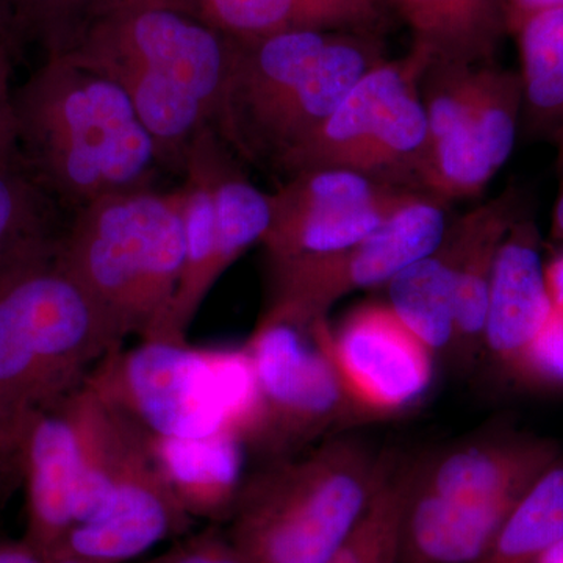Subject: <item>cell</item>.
<instances>
[{
	"instance_id": "7",
	"label": "cell",
	"mask_w": 563,
	"mask_h": 563,
	"mask_svg": "<svg viewBox=\"0 0 563 563\" xmlns=\"http://www.w3.org/2000/svg\"><path fill=\"white\" fill-rule=\"evenodd\" d=\"M558 462L550 442L483 439L418 466L404 507L398 563H468Z\"/></svg>"
},
{
	"instance_id": "19",
	"label": "cell",
	"mask_w": 563,
	"mask_h": 563,
	"mask_svg": "<svg viewBox=\"0 0 563 563\" xmlns=\"http://www.w3.org/2000/svg\"><path fill=\"white\" fill-rule=\"evenodd\" d=\"M472 211L448 222L442 242L387 284L388 307L432 352L453 350L459 274Z\"/></svg>"
},
{
	"instance_id": "35",
	"label": "cell",
	"mask_w": 563,
	"mask_h": 563,
	"mask_svg": "<svg viewBox=\"0 0 563 563\" xmlns=\"http://www.w3.org/2000/svg\"><path fill=\"white\" fill-rule=\"evenodd\" d=\"M563 5V0H509V25L532 11Z\"/></svg>"
},
{
	"instance_id": "24",
	"label": "cell",
	"mask_w": 563,
	"mask_h": 563,
	"mask_svg": "<svg viewBox=\"0 0 563 563\" xmlns=\"http://www.w3.org/2000/svg\"><path fill=\"white\" fill-rule=\"evenodd\" d=\"M563 539V463L555 462L468 563H536Z\"/></svg>"
},
{
	"instance_id": "4",
	"label": "cell",
	"mask_w": 563,
	"mask_h": 563,
	"mask_svg": "<svg viewBox=\"0 0 563 563\" xmlns=\"http://www.w3.org/2000/svg\"><path fill=\"white\" fill-rule=\"evenodd\" d=\"M231 43L214 131L244 157L274 165L387 60L379 33L298 31Z\"/></svg>"
},
{
	"instance_id": "34",
	"label": "cell",
	"mask_w": 563,
	"mask_h": 563,
	"mask_svg": "<svg viewBox=\"0 0 563 563\" xmlns=\"http://www.w3.org/2000/svg\"><path fill=\"white\" fill-rule=\"evenodd\" d=\"M0 563H46L27 544H2Z\"/></svg>"
},
{
	"instance_id": "11",
	"label": "cell",
	"mask_w": 563,
	"mask_h": 563,
	"mask_svg": "<svg viewBox=\"0 0 563 563\" xmlns=\"http://www.w3.org/2000/svg\"><path fill=\"white\" fill-rule=\"evenodd\" d=\"M255 383V413L243 443L268 461L306 450L358 417L332 352L325 318L262 314L244 344Z\"/></svg>"
},
{
	"instance_id": "20",
	"label": "cell",
	"mask_w": 563,
	"mask_h": 563,
	"mask_svg": "<svg viewBox=\"0 0 563 563\" xmlns=\"http://www.w3.org/2000/svg\"><path fill=\"white\" fill-rule=\"evenodd\" d=\"M152 444L163 476L188 517L225 521L246 477L247 451L239 433L224 431L206 439H152Z\"/></svg>"
},
{
	"instance_id": "16",
	"label": "cell",
	"mask_w": 563,
	"mask_h": 563,
	"mask_svg": "<svg viewBox=\"0 0 563 563\" xmlns=\"http://www.w3.org/2000/svg\"><path fill=\"white\" fill-rule=\"evenodd\" d=\"M70 396L33 413L22 435L29 495L24 543L44 562L60 553L73 531L84 470V443Z\"/></svg>"
},
{
	"instance_id": "15",
	"label": "cell",
	"mask_w": 563,
	"mask_h": 563,
	"mask_svg": "<svg viewBox=\"0 0 563 563\" xmlns=\"http://www.w3.org/2000/svg\"><path fill=\"white\" fill-rule=\"evenodd\" d=\"M332 352L358 417L412 409L431 388L433 352L383 303H369L332 329Z\"/></svg>"
},
{
	"instance_id": "31",
	"label": "cell",
	"mask_w": 563,
	"mask_h": 563,
	"mask_svg": "<svg viewBox=\"0 0 563 563\" xmlns=\"http://www.w3.org/2000/svg\"><path fill=\"white\" fill-rule=\"evenodd\" d=\"M24 47L13 3L11 0H0V51L7 52L13 62H18Z\"/></svg>"
},
{
	"instance_id": "37",
	"label": "cell",
	"mask_w": 563,
	"mask_h": 563,
	"mask_svg": "<svg viewBox=\"0 0 563 563\" xmlns=\"http://www.w3.org/2000/svg\"><path fill=\"white\" fill-rule=\"evenodd\" d=\"M47 563H114L107 561H96V559L80 558V555L60 554L51 559Z\"/></svg>"
},
{
	"instance_id": "28",
	"label": "cell",
	"mask_w": 563,
	"mask_h": 563,
	"mask_svg": "<svg viewBox=\"0 0 563 563\" xmlns=\"http://www.w3.org/2000/svg\"><path fill=\"white\" fill-rule=\"evenodd\" d=\"M515 374L547 387L563 388V317L551 312L515 368Z\"/></svg>"
},
{
	"instance_id": "23",
	"label": "cell",
	"mask_w": 563,
	"mask_h": 563,
	"mask_svg": "<svg viewBox=\"0 0 563 563\" xmlns=\"http://www.w3.org/2000/svg\"><path fill=\"white\" fill-rule=\"evenodd\" d=\"M510 33L520 54L526 124L553 133L563 125V5L525 14Z\"/></svg>"
},
{
	"instance_id": "33",
	"label": "cell",
	"mask_w": 563,
	"mask_h": 563,
	"mask_svg": "<svg viewBox=\"0 0 563 563\" xmlns=\"http://www.w3.org/2000/svg\"><path fill=\"white\" fill-rule=\"evenodd\" d=\"M558 144V169H559V192L553 211V222H551V235L554 240L563 243V125L558 131L551 133Z\"/></svg>"
},
{
	"instance_id": "18",
	"label": "cell",
	"mask_w": 563,
	"mask_h": 563,
	"mask_svg": "<svg viewBox=\"0 0 563 563\" xmlns=\"http://www.w3.org/2000/svg\"><path fill=\"white\" fill-rule=\"evenodd\" d=\"M190 14L229 38L332 31L379 33L385 0H151Z\"/></svg>"
},
{
	"instance_id": "8",
	"label": "cell",
	"mask_w": 563,
	"mask_h": 563,
	"mask_svg": "<svg viewBox=\"0 0 563 563\" xmlns=\"http://www.w3.org/2000/svg\"><path fill=\"white\" fill-rule=\"evenodd\" d=\"M152 439L246 435L255 383L244 347L211 351L187 342L141 339L107 354L85 380Z\"/></svg>"
},
{
	"instance_id": "22",
	"label": "cell",
	"mask_w": 563,
	"mask_h": 563,
	"mask_svg": "<svg viewBox=\"0 0 563 563\" xmlns=\"http://www.w3.org/2000/svg\"><path fill=\"white\" fill-rule=\"evenodd\" d=\"M521 213V199L514 190H507L472 210V232L463 254L455 296L453 350L462 358L473 357L474 352L484 346L485 317L496 255L510 225Z\"/></svg>"
},
{
	"instance_id": "5",
	"label": "cell",
	"mask_w": 563,
	"mask_h": 563,
	"mask_svg": "<svg viewBox=\"0 0 563 563\" xmlns=\"http://www.w3.org/2000/svg\"><path fill=\"white\" fill-rule=\"evenodd\" d=\"M385 454L328 439L266 462L244 477L225 539L243 563L331 562L368 514Z\"/></svg>"
},
{
	"instance_id": "27",
	"label": "cell",
	"mask_w": 563,
	"mask_h": 563,
	"mask_svg": "<svg viewBox=\"0 0 563 563\" xmlns=\"http://www.w3.org/2000/svg\"><path fill=\"white\" fill-rule=\"evenodd\" d=\"M111 0H11L24 43H38L47 57L76 46Z\"/></svg>"
},
{
	"instance_id": "26",
	"label": "cell",
	"mask_w": 563,
	"mask_h": 563,
	"mask_svg": "<svg viewBox=\"0 0 563 563\" xmlns=\"http://www.w3.org/2000/svg\"><path fill=\"white\" fill-rule=\"evenodd\" d=\"M51 199L21 158L0 163V269L57 239Z\"/></svg>"
},
{
	"instance_id": "3",
	"label": "cell",
	"mask_w": 563,
	"mask_h": 563,
	"mask_svg": "<svg viewBox=\"0 0 563 563\" xmlns=\"http://www.w3.org/2000/svg\"><path fill=\"white\" fill-rule=\"evenodd\" d=\"M57 239L0 269V451L5 453L21 450L33 413L79 390L102 358L124 344L58 261Z\"/></svg>"
},
{
	"instance_id": "29",
	"label": "cell",
	"mask_w": 563,
	"mask_h": 563,
	"mask_svg": "<svg viewBox=\"0 0 563 563\" xmlns=\"http://www.w3.org/2000/svg\"><path fill=\"white\" fill-rule=\"evenodd\" d=\"M146 563H243L233 551L224 532L207 529L198 536L177 542L165 553Z\"/></svg>"
},
{
	"instance_id": "32",
	"label": "cell",
	"mask_w": 563,
	"mask_h": 563,
	"mask_svg": "<svg viewBox=\"0 0 563 563\" xmlns=\"http://www.w3.org/2000/svg\"><path fill=\"white\" fill-rule=\"evenodd\" d=\"M544 277L553 312L563 317V252L544 265Z\"/></svg>"
},
{
	"instance_id": "38",
	"label": "cell",
	"mask_w": 563,
	"mask_h": 563,
	"mask_svg": "<svg viewBox=\"0 0 563 563\" xmlns=\"http://www.w3.org/2000/svg\"><path fill=\"white\" fill-rule=\"evenodd\" d=\"M5 461H7V459L0 457V463H3Z\"/></svg>"
},
{
	"instance_id": "36",
	"label": "cell",
	"mask_w": 563,
	"mask_h": 563,
	"mask_svg": "<svg viewBox=\"0 0 563 563\" xmlns=\"http://www.w3.org/2000/svg\"><path fill=\"white\" fill-rule=\"evenodd\" d=\"M536 563H563V539L555 542L550 550L544 551Z\"/></svg>"
},
{
	"instance_id": "21",
	"label": "cell",
	"mask_w": 563,
	"mask_h": 563,
	"mask_svg": "<svg viewBox=\"0 0 563 563\" xmlns=\"http://www.w3.org/2000/svg\"><path fill=\"white\" fill-rule=\"evenodd\" d=\"M433 60L493 63L510 33L509 0H385Z\"/></svg>"
},
{
	"instance_id": "12",
	"label": "cell",
	"mask_w": 563,
	"mask_h": 563,
	"mask_svg": "<svg viewBox=\"0 0 563 563\" xmlns=\"http://www.w3.org/2000/svg\"><path fill=\"white\" fill-rule=\"evenodd\" d=\"M187 255L176 298L157 340L187 342L211 288L272 222V195L236 172L214 129H206L185 158Z\"/></svg>"
},
{
	"instance_id": "2",
	"label": "cell",
	"mask_w": 563,
	"mask_h": 563,
	"mask_svg": "<svg viewBox=\"0 0 563 563\" xmlns=\"http://www.w3.org/2000/svg\"><path fill=\"white\" fill-rule=\"evenodd\" d=\"M229 36L151 0H111L66 57L113 80L131 99L162 163L184 169L213 128L228 79Z\"/></svg>"
},
{
	"instance_id": "30",
	"label": "cell",
	"mask_w": 563,
	"mask_h": 563,
	"mask_svg": "<svg viewBox=\"0 0 563 563\" xmlns=\"http://www.w3.org/2000/svg\"><path fill=\"white\" fill-rule=\"evenodd\" d=\"M13 65V58L7 52L0 51V163L20 158L16 146V122H14V91L11 90Z\"/></svg>"
},
{
	"instance_id": "6",
	"label": "cell",
	"mask_w": 563,
	"mask_h": 563,
	"mask_svg": "<svg viewBox=\"0 0 563 563\" xmlns=\"http://www.w3.org/2000/svg\"><path fill=\"white\" fill-rule=\"evenodd\" d=\"M185 190L144 188L76 211L57 257L122 340L154 339L172 310L187 255Z\"/></svg>"
},
{
	"instance_id": "13",
	"label": "cell",
	"mask_w": 563,
	"mask_h": 563,
	"mask_svg": "<svg viewBox=\"0 0 563 563\" xmlns=\"http://www.w3.org/2000/svg\"><path fill=\"white\" fill-rule=\"evenodd\" d=\"M446 228L444 202L426 195L346 250L268 263V302L263 314L296 321L325 318L347 295L387 285L435 250Z\"/></svg>"
},
{
	"instance_id": "9",
	"label": "cell",
	"mask_w": 563,
	"mask_h": 563,
	"mask_svg": "<svg viewBox=\"0 0 563 563\" xmlns=\"http://www.w3.org/2000/svg\"><path fill=\"white\" fill-rule=\"evenodd\" d=\"M432 60L431 52L412 44L401 58L374 66L317 131L280 157L277 168L288 177L346 169L424 192L429 129L421 79Z\"/></svg>"
},
{
	"instance_id": "25",
	"label": "cell",
	"mask_w": 563,
	"mask_h": 563,
	"mask_svg": "<svg viewBox=\"0 0 563 563\" xmlns=\"http://www.w3.org/2000/svg\"><path fill=\"white\" fill-rule=\"evenodd\" d=\"M418 465L385 454L383 481L368 514L350 542L329 563H398L404 507Z\"/></svg>"
},
{
	"instance_id": "10",
	"label": "cell",
	"mask_w": 563,
	"mask_h": 563,
	"mask_svg": "<svg viewBox=\"0 0 563 563\" xmlns=\"http://www.w3.org/2000/svg\"><path fill=\"white\" fill-rule=\"evenodd\" d=\"M421 98L429 129L422 191L444 203L481 195L517 143L520 76L495 63L432 60Z\"/></svg>"
},
{
	"instance_id": "1",
	"label": "cell",
	"mask_w": 563,
	"mask_h": 563,
	"mask_svg": "<svg viewBox=\"0 0 563 563\" xmlns=\"http://www.w3.org/2000/svg\"><path fill=\"white\" fill-rule=\"evenodd\" d=\"M13 103L18 155L51 198L77 211L152 188L157 144L113 80L51 55L14 90Z\"/></svg>"
},
{
	"instance_id": "14",
	"label": "cell",
	"mask_w": 563,
	"mask_h": 563,
	"mask_svg": "<svg viewBox=\"0 0 563 563\" xmlns=\"http://www.w3.org/2000/svg\"><path fill=\"white\" fill-rule=\"evenodd\" d=\"M269 195L272 222L261 243L268 263L346 250L426 196L346 169L292 174L287 184Z\"/></svg>"
},
{
	"instance_id": "17",
	"label": "cell",
	"mask_w": 563,
	"mask_h": 563,
	"mask_svg": "<svg viewBox=\"0 0 563 563\" xmlns=\"http://www.w3.org/2000/svg\"><path fill=\"white\" fill-rule=\"evenodd\" d=\"M553 307L548 295L540 233L521 213L504 236L488 292L484 346L504 368L515 372Z\"/></svg>"
}]
</instances>
